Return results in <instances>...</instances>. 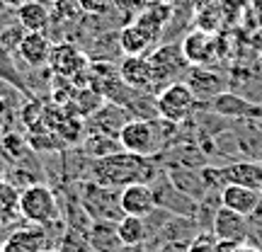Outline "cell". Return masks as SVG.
Returning <instances> with one entry per match:
<instances>
[{
  "mask_svg": "<svg viewBox=\"0 0 262 252\" xmlns=\"http://www.w3.org/2000/svg\"><path fill=\"white\" fill-rule=\"evenodd\" d=\"M206 107L219 117L231 119V122H257V119H262V104H255L243 95L228 93V90L216 95L211 102H206Z\"/></svg>",
  "mask_w": 262,
  "mask_h": 252,
  "instance_id": "9c48e42d",
  "label": "cell"
},
{
  "mask_svg": "<svg viewBox=\"0 0 262 252\" xmlns=\"http://www.w3.org/2000/svg\"><path fill=\"white\" fill-rule=\"evenodd\" d=\"M160 168L156 165V158L134 155L126 150H117L107 158L93 160L90 177L93 182L110 189H124L129 185H150L158 177Z\"/></svg>",
  "mask_w": 262,
  "mask_h": 252,
  "instance_id": "6da1fadb",
  "label": "cell"
},
{
  "mask_svg": "<svg viewBox=\"0 0 262 252\" xmlns=\"http://www.w3.org/2000/svg\"><path fill=\"white\" fill-rule=\"evenodd\" d=\"M235 252H262V247H255V245L243 243V245H238V250Z\"/></svg>",
  "mask_w": 262,
  "mask_h": 252,
  "instance_id": "d590c367",
  "label": "cell"
},
{
  "mask_svg": "<svg viewBox=\"0 0 262 252\" xmlns=\"http://www.w3.org/2000/svg\"><path fill=\"white\" fill-rule=\"evenodd\" d=\"M224 179L226 185H238L248 189H262V165L253 160H233L224 165Z\"/></svg>",
  "mask_w": 262,
  "mask_h": 252,
  "instance_id": "44dd1931",
  "label": "cell"
},
{
  "mask_svg": "<svg viewBox=\"0 0 262 252\" xmlns=\"http://www.w3.org/2000/svg\"><path fill=\"white\" fill-rule=\"evenodd\" d=\"M119 204L124 216H139V218H148L158 209L150 185H129L119 189Z\"/></svg>",
  "mask_w": 262,
  "mask_h": 252,
  "instance_id": "2e32d148",
  "label": "cell"
},
{
  "mask_svg": "<svg viewBox=\"0 0 262 252\" xmlns=\"http://www.w3.org/2000/svg\"><path fill=\"white\" fill-rule=\"evenodd\" d=\"M260 194H262V189H260Z\"/></svg>",
  "mask_w": 262,
  "mask_h": 252,
  "instance_id": "ab89813d",
  "label": "cell"
},
{
  "mask_svg": "<svg viewBox=\"0 0 262 252\" xmlns=\"http://www.w3.org/2000/svg\"><path fill=\"white\" fill-rule=\"evenodd\" d=\"M27 0H0V5L3 8H10V10H17V8H22Z\"/></svg>",
  "mask_w": 262,
  "mask_h": 252,
  "instance_id": "e575fe53",
  "label": "cell"
},
{
  "mask_svg": "<svg viewBox=\"0 0 262 252\" xmlns=\"http://www.w3.org/2000/svg\"><path fill=\"white\" fill-rule=\"evenodd\" d=\"M211 233L219 240H231V243H248L250 240V223L248 218L241 214H235L226 206H219L211 221Z\"/></svg>",
  "mask_w": 262,
  "mask_h": 252,
  "instance_id": "7c38bea8",
  "label": "cell"
},
{
  "mask_svg": "<svg viewBox=\"0 0 262 252\" xmlns=\"http://www.w3.org/2000/svg\"><path fill=\"white\" fill-rule=\"evenodd\" d=\"M117 235L122 240L124 247H141V245L148 240V225L146 218L139 216H124L122 221L117 223Z\"/></svg>",
  "mask_w": 262,
  "mask_h": 252,
  "instance_id": "d4e9b609",
  "label": "cell"
},
{
  "mask_svg": "<svg viewBox=\"0 0 262 252\" xmlns=\"http://www.w3.org/2000/svg\"><path fill=\"white\" fill-rule=\"evenodd\" d=\"M41 252H58V250H51V247H47V250H41Z\"/></svg>",
  "mask_w": 262,
  "mask_h": 252,
  "instance_id": "74e56055",
  "label": "cell"
},
{
  "mask_svg": "<svg viewBox=\"0 0 262 252\" xmlns=\"http://www.w3.org/2000/svg\"><path fill=\"white\" fill-rule=\"evenodd\" d=\"M228 139L233 141L241 160H253L262 165V129L255 122H238L228 131Z\"/></svg>",
  "mask_w": 262,
  "mask_h": 252,
  "instance_id": "5bb4252c",
  "label": "cell"
},
{
  "mask_svg": "<svg viewBox=\"0 0 262 252\" xmlns=\"http://www.w3.org/2000/svg\"><path fill=\"white\" fill-rule=\"evenodd\" d=\"M216 243H219V238L211 231H199L189 240L187 252H216Z\"/></svg>",
  "mask_w": 262,
  "mask_h": 252,
  "instance_id": "1f68e13d",
  "label": "cell"
},
{
  "mask_svg": "<svg viewBox=\"0 0 262 252\" xmlns=\"http://www.w3.org/2000/svg\"><path fill=\"white\" fill-rule=\"evenodd\" d=\"M47 68L54 75L68 78L80 87V85H88L85 78H88V68H90V56L80 47H75L73 41H58L51 47Z\"/></svg>",
  "mask_w": 262,
  "mask_h": 252,
  "instance_id": "52a82bcc",
  "label": "cell"
},
{
  "mask_svg": "<svg viewBox=\"0 0 262 252\" xmlns=\"http://www.w3.org/2000/svg\"><path fill=\"white\" fill-rule=\"evenodd\" d=\"M146 3L150 5V3H175V0H146Z\"/></svg>",
  "mask_w": 262,
  "mask_h": 252,
  "instance_id": "8d00e7d4",
  "label": "cell"
},
{
  "mask_svg": "<svg viewBox=\"0 0 262 252\" xmlns=\"http://www.w3.org/2000/svg\"><path fill=\"white\" fill-rule=\"evenodd\" d=\"M25 34H27V32L19 27V25H10V27L0 29V49L17 56V49H19V44H22Z\"/></svg>",
  "mask_w": 262,
  "mask_h": 252,
  "instance_id": "4dcf8cb0",
  "label": "cell"
},
{
  "mask_svg": "<svg viewBox=\"0 0 262 252\" xmlns=\"http://www.w3.org/2000/svg\"><path fill=\"white\" fill-rule=\"evenodd\" d=\"M78 8H80V12H85V15L100 17V15L112 10V0H78Z\"/></svg>",
  "mask_w": 262,
  "mask_h": 252,
  "instance_id": "d6a6232c",
  "label": "cell"
},
{
  "mask_svg": "<svg viewBox=\"0 0 262 252\" xmlns=\"http://www.w3.org/2000/svg\"><path fill=\"white\" fill-rule=\"evenodd\" d=\"M156 109H158L160 119L180 126V124L189 122L196 114L199 100H196L194 93L189 90L187 83H172L156 95Z\"/></svg>",
  "mask_w": 262,
  "mask_h": 252,
  "instance_id": "5b68a950",
  "label": "cell"
},
{
  "mask_svg": "<svg viewBox=\"0 0 262 252\" xmlns=\"http://www.w3.org/2000/svg\"><path fill=\"white\" fill-rule=\"evenodd\" d=\"M49 247V235L44 225H25L17 228L3 240V252H41Z\"/></svg>",
  "mask_w": 262,
  "mask_h": 252,
  "instance_id": "ac0fdd59",
  "label": "cell"
},
{
  "mask_svg": "<svg viewBox=\"0 0 262 252\" xmlns=\"http://www.w3.org/2000/svg\"><path fill=\"white\" fill-rule=\"evenodd\" d=\"M19 218L27 223L49 228L58 221V201L54 189L47 185H29L19 192Z\"/></svg>",
  "mask_w": 262,
  "mask_h": 252,
  "instance_id": "3957f363",
  "label": "cell"
},
{
  "mask_svg": "<svg viewBox=\"0 0 262 252\" xmlns=\"http://www.w3.org/2000/svg\"><path fill=\"white\" fill-rule=\"evenodd\" d=\"M80 206L83 211L93 221H110V223H119L124 218L122 204H119V192L110 187H102L97 182H85L80 187Z\"/></svg>",
  "mask_w": 262,
  "mask_h": 252,
  "instance_id": "8992f818",
  "label": "cell"
},
{
  "mask_svg": "<svg viewBox=\"0 0 262 252\" xmlns=\"http://www.w3.org/2000/svg\"><path fill=\"white\" fill-rule=\"evenodd\" d=\"M119 78L131 90L156 95V80H153L148 56H124V61L119 63Z\"/></svg>",
  "mask_w": 262,
  "mask_h": 252,
  "instance_id": "9a60e30c",
  "label": "cell"
},
{
  "mask_svg": "<svg viewBox=\"0 0 262 252\" xmlns=\"http://www.w3.org/2000/svg\"><path fill=\"white\" fill-rule=\"evenodd\" d=\"M148 61H150V68H153L156 95L172 83H182L180 78L187 75L189 68H192L178 41H168V44H160L158 49H153L148 54Z\"/></svg>",
  "mask_w": 262,
  "mask_h": 252,
  "instance_id": "277c9868",
  "label": "cell"
},
{
  "mask_svg": "<svg viewBox=\"0 0 262 252\" xmlns=\"http://www.w3.org/2000/svg\"><path fill=\"white\" fill-rule=\"evenodd\" d=\"M88 240L93 252H119L124 247L117 235V223H110V221H93L88 231Z\"/></svg>",
  "mask_w": 262,
  "mask_h": 252,
  "instance_id": "cb8c5ba5",
  "label": "cell"
},
{
  "mask_svg": "<svg viewBox=\"0 0 262 252\" xmlns=\"http://www.w3.org/2000/svg\"><path fill=\"white\" fill-rule=\"evenodd\" d=\"M83 150H85V155H90L93 160H100V158H107V155L117 153V150H122V143H119V139L90 131V133H85V139H83Z\"/></svg>",
  "mask_w": 262,
  "mask_h": 252,
  "instance_id": "4316f807",
  "label": "cell"
},
{
  "mask_svg": "<svg viewBox=\"0 0 262 252\" xmlns=\"http://www.w3.org/2000/svg\"><path fill=\"white\" fill-rule=\"evenodd\" d=\"M58 252H93L90 240H88V233H80V231L68 228L63 235V240H61V250Z\"/></svg>",
  "mask_w": 262,
  "mask_h": 252,
  "instance_id": "f546056e",
  "label": "cell"
},
{
  "mask_svg": "<svg viewBox=\"0 0 262 252\" xmlns=\"http://www.w3.org/2000/svg\"><path fill=\"white\" fill-rule=\"evenodd\" d=\"M180 47H182V54L192 68H209L211 63L219 61V41L211 32L192 29L189 34H185Z\"/></svg>",
  "mask_w": 262,
  "mask_h": 252,
  "instance_id": "30bf717a",
  "label": "cell"
},
{
  "mask_svg": "<svg viewBox=\"0 0 262 252\" xmlns=\"http://www.w3.org/2000/svg\"><path fill=\"white\" fill-rule=\"evenodd\" d=\"M17 25L25 32H44L51 22V8L47 5V0H27L22 8L15 10Z\"/></svg>",
  "mask_w": 262,
  "mask_h": 252,
  "instance_id": "603a6c76",
  "label": "cell"
},
{
  "mask_svg": "<svg viewBox=\"0 0 262 252\" xmlns=\"http://www.w3.org/2000/svg\"><path fill=\"white\" fill-rule=\"evenodd\" d=\"M175 131H178V124H170L160 117L131 119L119 133V143H122V150H126V153L143 155V158H158Z\"/></svg>",
  "mask_w": 262,
  "mask_h": 252,
  "instance_id": "7a4b0ae2",
  "label": "cell"
},
{
  "mask_svg": "<svg viewBox=\"0 0 262 252\" xmlns=\"http://www.w3.org/2000/svg\"><path fill=\"white\" fill-rule=\"evenodd\" d=\"M146 5H148L146 0H112V8L119 12L124 25H131L146 10Z\"/></svg>",
  "mask_w": 262,
  "mask_h": 252,
  "instance_id": "f1b7e54d",
  "label": "cell"
},
{
  "mask_svg": "<svg viewBox=\"0 0 262 252\" xmlns=\"http://www.w3.org/2000/svg\"><path fill=\"white\" fill-rule=\"evenodd\" d=\"M187 85L194 93V97L202 102H211L216 95L226 93V80L219 73L209 71V68H189L187 73Z\"/></svg>",
  "mask_w": 262,
  "mask_h": 252,
  "instance_id": "d6986e66",
  "label": "cell"
},
{
  "mask_svg": "<svg viewBox=\"0 0 262 252\" xmlns=\"http://www.w3.org/2000/svg\"><path fill=\"white\" fill-rule=\"evenodd\" d=\"M165 172H168L170 182H172L182 194L192 196L194 201H202V199L209 194L206 187H204V179H202V172H199V170H192V168H185V165H175V163H170L168 168H165Z\"/></svg>",
  "mask_w": 262,
  "mask_h": 252,
  "instance_id": "7402d4cb",
  "label": "cell"
},
{
  "mask_svg": "<svg viewBox=\"0 0 262 252\" xmlns=\"http://www.w3.org/2000/svg\"><path fill=\"white\" fill-rule=\"evenodd\" d=\"M172 15H175V3H150L131 25H136L146 34V39L150 44H156L163 37L165 27L170 25Z\"/></svg>",
  "mask_w": 262,
  "mask_h": 252,
  "instance_id": "4fadbf2b",
  "label": "cell"
},
{
  "mask_svg": "<svg viewBox=\"0 0 262 252\" xmlns=\"http://www.w3.org/2000/svg\"><path fill=\"white\" fill-rule=\"evenodd\" d=\"M221 206L231 209L235 214L245 216V218H253V216L262 209V194L257 189L238 187V185H226V187L221 189Z\"/></svg>",
  "mask_w": 262,
  "mask_h": 252,
  "instance_id": "e0dca14e",
  "label": "cell"
},
{
  "mask_svg": "<svg viewBox=\"0 0 262 252\" xmlns=\"http://www.w3.org/2000/svg\"><path fill=\"white\" fill-rule=\"evenodd\" d=\"M0 252H3V243H0Z\"/></svg>",
  "mask_w": 262,
  "mask_h": 252,
  "instance_id": "f35d334b",
  "label": "cell"
},
{
  "mask_svg": "<svg viewBox=\"0 0 262 252\" xmlns=\"http://www.w3.org/2000/svg\"><path fill=\"white\" fill-rule=\"evenodd\" d=\"M51 39L44 32H27L22 44L17 49V56L29 65V68H44L49 65V56H51Z\"/></svg>",
  "mask_w": 262,
  "mask_h": 252,
  "instance_id": "ffe728a7",
  "label": "cell"
},
{
  "mask_svg": "<svg viewBox=\"0 0 262 252\" xmlns=\"http://www.w3.org/2000/svg\"><path fill=\"white\" fill-rule=\"evenodd\" d=\"M150 47L153 44L136 25H124L119 29V49H122L124 56H148Z\"/></svg>",
  "mask_w": 262,
  "mask_h": 252,
  "instance_id": "484cf974",
  "label": "cell"
},
{
  "mask_svg": "<svg viewBox=\"0 0 262 252\" xmlns=\"http://www.w3.org/2000/svg\"><path fill=\"white\" fill-rule=\"evenodd\" d=\"M19 192L12 182L0 179V223H12L19 216Z\"/></svg>",
  "mask_w": 262,
  "mask_h": 252,
  "instance_id": "83f0119b",
  "label": "cell"
},
{
  "mask_svg": "<svg viewBox=\"0 0 262 252\" xmlns=\"http://www.w3.org/2000/svg\"><path fill=\"white\" fill-rule=\"evenodd\" d=\"M150 189H153V196H156V206L163 209V211H168L170 216L194 218L196 211H199V201H194V199L187 194H182V192L170 182L165 170H160L158 177L150 182Z\"/></svg>",
  "mask_w": 262,
  "mask_h": 252,
  "instance_id": "ba28073f",
  "label": "cell"
},
{
  "mask_svg": "<svg viewBox=\"0 0 262 252\" xmlns=\"http://www.w3.org/2000/svg\"><path fill=\"white\" fill-rule=\"evenodd\" d=\"M129 109H124L122 104H114V102H104L97 112L85 122L88 131H95V133H104V136H112V139H119V133L126 124L131 122Z\"/></svg>",
  "mask_w": 262,
  "mask_h": 252,
  "instance_id": "8fae6325",
  "label": "cell"
},
{
  "mask_svg": "<svg viewBox=\"0 0 262 252\" xmlns=\"http://www.w3.org/2000/svg\"><path fill=\"white\" fill-rule=\"evenodd\" d=\"M241 243H231V240H219L216 243V252H235Z\"/></svg>",
  "mask_w": 262,
  "mask_h": 252,
  "instance_id": "836d02e7",
  "label": "cell"
}]
</instances>
